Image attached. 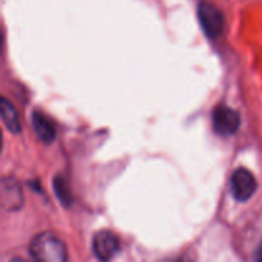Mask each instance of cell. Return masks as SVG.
I'll use <instances>...</instances> for the list:
<instances>
[{"label": "cell", "mask_w": 262, "mask_h": 262, "mask_svg": "<svg viewBox=\"0 0 262 262\" xmlns=\"http://www.w3.org/2000/svg\"><path fill=\"white\" fill-rule=\"evenodd\" d=\"M54 189H55V194L58 196L59 201L64 205V206H68L72 202L71 199V192H69L68 186H67L66 181L60 177H56L54 179Z\"/></svg>", "instance_id": "cell-8"}, {"label": "cell", "mask_w": 262, "mask_h": 262, "mask_svg": "<svg viewBox=\"0 0 262 262\" xmlns=\"http://www.w3.org/2000/svg\"><path fill=\"white\" fill-rule=\"evenodd\" d=\"M256 260L262 261V243L260 245V247L257 248V252H256Z\"/></svg>", "instance_id": "cell-9"}, {"label": "cell", "mask_w": 262, "mask_h": 262, "mask_svg": "<svg viewBox=\"0 0 262 262\" xmlns=\"http://www.w3.org/2000/svg\"><path fill=\"white\" fill-rule=\"evenodd\" d=\"M31 120H32L33 130H35L38 140L45 143H51L55 140V128H54L53 123L42 113L33 112Z\"/></svg>", "instance_id": "cell-6"}, {"label": "cell", "mask_w": 262, "mask_h": 262, "mask_svg": "<svg viewBox=\"0 0 262 262\" xmlns=\"http://www.w3.org/2000/svg\"><path fill=\"white\" fill-rule=\"evenodd\" d=\"M214 130L219 136H232L241 125V115L237 110L228 106H220L212 114Z\"/></svg>", "instance_id": "cell-4"}, {"label": "cell", "mask_w": 262, "mask_h": 262, "mask_svg": "<svg viewBox=\"0 0 262 262\" xmlns=\"http://www.w3.org/2000/svg\"><path fill=\"white\" fill-rule=\"evenodd\" d=\"M30 253L33 260L40 262H64L68 258L63 241L50 232L40 233L31 241Z\"/></svg>", "instance_id": "cell-1"}, {"label": "cell", "mask_w": 262, "mask_h": 262, "mask_svg": "<svg viewBox=\"0 0 262 262\" xmlns=\"http://www.w3.org/2000/svg\"><path fill=\"white\" fill-rule=\"evenodd\" d=\"M0 112H2L3 122H4L8 130L12 133H19L20 123L19 120H18V114L17 112H15L14 106H13L7 99H2V107H0Z\"/></svg>", "instance_id": "cell-7"}, {"label": "cell", "mask_w": 262, "mask_h": 262, "mask_svg": "<svg viewBox=\"0 0 262 262\" xmlns=\"http://www.w3.org/2000/svg\"><path fill=\"white\" fill-rule=\"evenodd\" d=\"M119 239L109 230H100L92 238V251L101 261H109L119 251Z\"/></svg>", "instance_id": "cell-5"}, {"label": "cell", "mask_w": 262, "mask_h": 262, "mask_svg": "<svg viewBox=\"0 0 262 262\" xmlns=\"http://www.w3.org/2000/svg\"><path fill=\"white\" fill-rule=\"evenodd\" d=\"M257 188V182L253 174L245 168H239L233 173L230 179L232 194L237 201L245 202L253 196Z\"/></svg>", "instance_id": "cell-3"}, {"label": "cell", "mask_w": 262, "mask_h": 262, "mask_svg": "<svg viewBox=\"0 0 262 262\" xmlns=\"http://www.w3.org/2000/svg\"><path fill=\"white\" fill-rule=\"evenodd\" d=\"M200 25L209 38H216L223 33L225 27L224 15L211 3L201 2L197 8Z\"/></svg>", "instance_id": "cell-2"}]
</instances>
